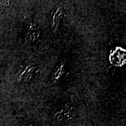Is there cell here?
I'll return each instance as SVG.
<instances>
[{"mask_svg":"<svg viewBox=\"0 0 126 126\" xmlns=\"http://www.w3.org/2000/svg\"><path fill=\"white\" fill-rule=\"evenodd\" d=\"M1 60H0V66H1Z\"/></svg>","mask_w":126,"mask_h":126,"instance_id":"obj_2","label":"cell"},{"mask_svg":"<svg viewBox=\"0 0 126 126\" xmlns=\"http://www.w3.org/2000/svg\"><path fill=\"white\" fill-rule=\"evenodd\" d=\"M33 70L34 67L31 65L26 67L24 70L20 73L18 78V79H19L20 81H23V80H27L31 78V77L32 76Z\"/></svg>","mask_w":126,"mask_h":126,"instance_id":"obj_1","label":"cell"},{"mask_svg":"<svg viewBox=\"0 0 126 126\" xmlns=\"http://www.w3.org/2000/svg\"></svg>","mask_w":126,"mask_h":126,"instance_id":"obj_3","label":"cell"}]
</instances>
